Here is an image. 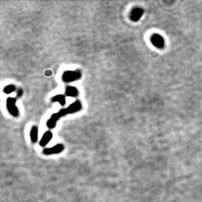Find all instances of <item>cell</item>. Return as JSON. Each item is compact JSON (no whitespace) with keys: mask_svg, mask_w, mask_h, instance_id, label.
<instances>
[{"mask_svg":"<svg viewBox=\"0 0 202 202\" xmlns=\"http://www.w3.org/2000/svg\"><path fill=\"white\" fill-rule=\"evenodd\" d=\"M150 41L153 46L159 49H162L165 46L164 38L159 34H153L150 38Z\"/></svg>","mask_w":202,"mask_h":202,"instance_id":"5b68a950","label":"cell"},{"mask_svg":"<svg viewBox=\"0 0 202 202\" xmlns=\"http://www.w3.org/2000/svg\"><path fill=\"white\" fill-rule=\"evenodd\" d=\"M6 107L11 115L14 117H18L20 112L16 106V99L14 98H8L6 100Z\"/></svg>","mask_w":202,"mask_h":202,"instance_id":"3957f363","label":"cell"},{"mask_svg":"<svg viewBox=\"0 0 202 202\" xmlns=\"http://www.w3.org/2000/svg\"><path fill=\"white\" fill-rule=\"evenodd\" d=\"M52 139V132L48 130V131H46L44 133H43V136H42L41 139L40 141V145L41 147H45L49 142L51 141V139Z\"/></svg>","mask_w":202,"mask_h":202,"instance_id":"ba28073f","label":"cell"},{"mask_svg":"<svg viewBox=\"0 0 202 202\" xmlns=\"http://www.w3.org/2000/svg\"><path fill=\"white\" fill-rule=\"evenodd\" d=\"M15 90H16V88H15L14 85H8L4 88L3 91H4V93H5V94H11V93H12V92L14 91Z\"/></svg>","mask_w":202,"mask_h":202,"instance_id":"7c38bea8","label":"cell"},{"mask_svg":"<svg viewBox=\"0 0 202 202\" xmlns=\"http://www.w3.org/2000/svg\"><path fill=\"white\" fill-rule=\"evenodd\" d=\"M68 113H67V109H61V110L58 111V112L52 114V116L49 117V119L47 121V126L49 129L55 128L56 126V123L58 121V119L63 116H65Z\"/></svg>","mask_w":202,"mask_h":202,"instance_id":"6da1fadb","label":"cell"},{"mask_svg":"<svg viewBox=\"0 0 202 202\" xmlns=\"http://www.w3.org/2000/svg\"><path fill=\"white\" fill-rule=\"evenodd\" d=\"M52 102H57L61 106H65L66 103V100H65V96L63 94H57L55 97L52 98Z\"/></svg>","mask_w":202,"mask_h":202,"instance_id":"8fae6325","label":"cell"},{"mask_svg":"<svg viewBox=\"0 0 202 202\" xmlns=\"http://www.w3.org/2000/svg\"><path fill=\"white\" fill-rule=\"evenodd\" d=\"M67 109V113L68 114H74L76 112H79L82 109V104L80 100L75 101L74 103H71Z\"/></svg>","mask_w":202,"mask_h":202,"instance_id":"52a82bcc","label":"cell"},{"mask_svg":"<svg viewBox=\"0 0 202 202\" xmlns=\"http://www.w3.org/2000/svg\"><path fill=\"white\" fill-rule=\"evenodd\" d=\"M144 14V11L143 9L140 8H135L133 9L132 10L131 12H130V18L132 21L133 22H137L140 20V18L142 17V16Z\"/></svg>","mask_w":202,"mask_h":202,"instance_id":"8992f818","label":"cell"},{"mask_svg":"<svg viewBox=\"0 0 202 202\" xmlns=\"http://www.w3.org/2000/svg\"><path fill=\"white\" fill-rule=\"evenodd\" d=\"M30 139L33 143H35L38 139V128L36 126L32 127L30 130Z\"/></svg>","mask_w":202,"mask_h":202,"instance_id":"30bf717a","label":"cell"},{"mask_svg":"<svg viewBox=\"0 0 202 202\" xmlns=\"http://www.w3.org/2000/svg\"><path fill=\"white\" fill-rule=\"evenodd\" d=\"M82 74L80 71H66L62 75V80L65 82H71L80 80Z\"/></svg>","mask_w":202,"mask_h":202,"instance_id":"7a4b0ae2","label":"cell"},{"mask_svg":"<svg viewBox=\"0 0 202 202\" xmlns=\"http://www.w3.org/2000/svg\"><path fill=\"white\" fill-rule=\"evenodd\" d=\"M78 94H79V91H78L77 89L74 86H67L65 89V94L67 97L76 98Z\"/></svg>","mask_w":202,"mask_h":202,"instance_id":"9c48e42d","label":"cell"},{"mask_svg":"<svg viewBox=\"0 0 202 202\" xmlns=\"http://www.w3.org/2000/svg\"><path fill=\"white\" fill-rule=\"evenodd\" d=\"M64 145L62 144H57L51 148H45L43 150V153L44 155H51V154H57L61 153L64 150Z\"/></svg>","mask_w":202,"mask_h":202,"instance_id":"277c9868","label":"cell"}]
</instances>
